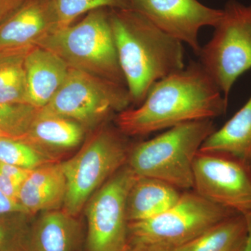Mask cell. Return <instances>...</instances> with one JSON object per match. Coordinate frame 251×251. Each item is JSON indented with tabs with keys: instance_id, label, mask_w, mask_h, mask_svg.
Returning a JSON list of instances; mask_svg holds the SVG:
<instances>
[{
	"instance_id": "1",
	"label": "cell",
	"mask_w": 251,
	"mask_h": 251,
	"mask_svg": "<svg viewBox=\"0 0 251 251\" xmlns=\"http://www.w3.org/2000/svg\"><path fill=\"white\" fill-rule=\"evenodd\" d=\"M228 100L199 62L158 80L137 108L117 114V128L126 136H142L172 127L213 120L224 115Z\"/></svg>"
},
{
	"instance_id": "2",
	"label": "cell",
	"mask_w": 251,
	"mask_h": 251,
	"mask_svg": "<svg viewBox=\"0 0 251 251\" xmlns=\"http://www.w3.org/2000/svg\"><path fill=\"white\" fill-rule=\"evenodd\" d=\"M119 63L132 103H142L153 84L184 69L182 43L130 9H110Z\"/></svg>"
},
{
	"instance_id": "3",
	"label": "cell",
	"mask_w": 251,
	"mask_h": 251,
	"mask_svg": "<svg viewBox=\"0 0 251 251\" xmlns=\"http://www.w3.org/2000/svg\"><path fill=\"white\" fill-rule=\"evenodd\" d=\"M215 130L212 120L172 127L131 147L127 165L138 176L162 180L179 189H191L195 160L202 144Z\"/></svg>"
},
{
	"instance_id": "4",
	"label": "cell",
	"mask_w": 251,
	"mask_h": 251,
	"mask_svg": "<svg viewBox=\"0 0 251 251\" xmlns=\"http://www.w3.org/2000/svg\"><path fill=\"white\" fill-rule=\"evenodd\" d=\"M39 46L58 55L69 68L126 86L106 9L94 10L76 24L57 29Z\"/></svg>"
},
{
	"instance_id": "5",
	"label": "cell",
	"mask_w": 251,
	"mask_h": 251,
	"mask_svg": "<svg viewBox=\"0 0 251 251\" xmlns=\"http://www.w3.org/2000/svg\"><path fill=\"white\" fill-rule=\"evenodd\" d=\"M117 128L103 126L84 144L72 158L61 163L67 196L63 210L76 216L94 193L127 164L130 148Z\"/></svg>"
},
{
	"instance_id": "6",
	"label": "cell",
	"mask_w": 251,
	"mask_h": 251,
	"mask_svg": "<svg viewBox=\"0 0 251 251\" xmlns=\"http://www.w3.org/2000/svg\"><path fill=\"white\" fill-rule=\"evenodd\" d=\"M238 214L204 199L197 193H182L179 201L160 215L129 223L128 247L176 250L226 218Z\"/></svg>"
},
{
	"instance_id": "7",
	"label": "cell",
	"mask_w": 251,
	"mask_h": 251,
	"mask_svg": "<svg viewBox=\"0 0 251 251\" xmlns=\"http://www.w3.org/2000/svg\"><path fill=\"white\" fill-rule=\"evenodd\" d=\"M199 63L228 100L236 81L251 69V5L229 0Z\"/></svg>"
},
{
	"instance_id": "8",
	"label": "cell",
	"mask_w": 251,
	"mask_h": 251,
	"mask_svg": "<svg viewBox=\"0 0 251 251\" xmlns=\"http://www.w3.org/2000/svg\"><path fill=\"white\" fill-rule=\"evenodd\" d=\"M130 103L125 85L69 68L64 83L41 110L73 120L87 130L100 126Z\"/></svg>"
},
{
	"instance_id": "9",
	"label": "cell",
	"mask_w": 251,
	"mask_h": 251,
	"mask_svg": "<svg viewBox=\"0 0 251 251\" xmlns=\"http://www.w3.org/2000/svg\"><path fill=\"white\" fill-rule=\"evenodd\" d=\"M138 175L128 165L94 193L86 204L88 251H125L128 247L126 201Z\"/></svg>"
},
{
	"instance_id": "10",
	"label": "cell",
	"mask_w": 251,
	"mask_h": 251,
	"mask_svg": "<svg viewBox=\"0 0 251 251\" xmlns=\"http://www.w3.org/2000/svg\"><path fill=\"white\" fill-rule=\"evenodd\" d=\"M195 192L238 214H251V168L221 153L198 152L193 165Z\"/></svg>"
},
{
	"instance_id": "11",
	"label": "cell",
	"mask_w": 251,
	"mask_h": 251,
	"mask_svg": "<svg viewBox=\"0 0 251 251\" xmlns=\"http://www.w3.org/2000/svg\"><path fill=\"white\" fill-rule=\"evenodd\" d=\"M130 9L143 15L170 36L187 44L198 56V34L206 26L216 27L223 9L209 7L198 0H128Z\"/></svg>"
},
{
	"instance_id": "12",
	"label": "cell",
	"mask_w": 251,
	"mask_h": 251,
	"mask_svg": "<svg viewBox=\"0 0 251 251\" xmlns=\"http://www.w3.org/2000/svg\"><path fill=\"white\" fill-rule=\"evenodd\" d=\"M57 28L51 0H29L0 25V57L27 54Z\"/></svg>"
},
{
	"instance_id": "13",
	"label": "cell",
	"mask_w": 251,
	"mask_h": 251,
	"mask_svg": "<svg viewBox=\"0 0 251 251\" xmlns=\"http://www.w3.org/2000/svg\"><path fill=\"white\" fill-rule=\"evenodd\" d=\"M25 67L29 103L43 108L64 83L69 67L58 55L41 46L26 54Z\"/></svg>"
},
{
	"instance_id": "14",
	"label": "cell",
	"mask_w": 251,
	"mask_h": 251,
	"mask_svg": "<svg viewBox=\"0 0 251 251\" xmlns=\"http://www.w3.org/2000/svg\"><path fill=\"white\" fill-rule=\"evenodd\" d=\"M67 181L61 163H47L32 170L21 185L18 201L29 213L57 210L64 206Z\"/></svg>"
},
{
	"instance_id": "15",
	"label": "cell",
	"mask_w": 251,
	"mask_h": 251,
	"mask_svg": "<svg viewBox=\"0 0 251 251\" xmlns=\"http://www.w3.org/2000/svg\"><path fill=\"white\" fill-rule=\"evenodd\" d=\"M75 218L63 209L45 211L29 230L27 251H76L80 229Z\"/></svg>"
},
{
	"instance_id": "16",
	"label": "cell",
	"mask_w": 251,
	"mask_h": 251,
	"mask_svg": "<svg viewBox=\"0 0 251 251\" xmlns=\"http://www.w3.org/2000/svg\"><path fill=\"white\" fill-rule=\"evenodd\" d=\"M181 194L179 188L162 180L138 175L127 197L128 223L146 221L160 215L174 205Z\"/></svg>"
},
{
	"instance_id": "17",
	"label": "cell",
	"mask_w": 251,
	"mask_h": 251,
	"mask_svg": "<svg viewBox=\"0 0 251 251\" xmlns=\"http://www.w3.org/2000/svg\"><path fill=\"white\" fill-rule=\"evenodd\" d=\"M85 131L82 126L73 120L40 110L29 131L21 140L51 156L50 152L77 148L82 143Z\"/></svg>"
},
{
	"instance_id": "18",
	"label": "cell",
	"mask_w": 251,
	"mask_h": 251,
	"mask_svg": "<svg viewBox=\"0 0 251 251\" xmlns=\"http://www.w3.org/2000/svg\"><path fill=\"white\" fill-rule=\"evenodd\" d=\"M200 151L221 153L251 165V96L240 110L204 141Z\"/></svg>"
},
{
	"instance_id": "19",
	"label": "cell",
	"mask_w": 251,
	"mask_h": 251,
	"mask_svg": "<svg viewBox=\"0 0 251 251\" xmlns=\"http://www.w3.org/2000/svg\"><path fill=\"white\" fill-rule=\"evenodd\" d=\"M249 237L246 216L226 218L176 251H243Z\"/></svg>"
},
{
	"instance_id": "20",
	"label": "cell",
	"mask_w": 251,
	"mask_h": 251,
	"mask_svg": "<svg viewBox=\"0 0 251 251\" xmlns=\"http://www.w3.org/2000/svg\"><path fill=\"white\" fill-rule=\"evenodd\" d=\"M25 55L0 57V102L30 104L25 67Z\"/></svg>"
},
{
	"instance_id": "21",
	"label": "cell",
	"mask_w": 251,
	"mask_h": 251,
	"mask_svg": "<svg viewBox=\"0 0 251 251\" xmlns=\"http://www.w3.org/2000/svg\"><path fill=\"white\" fill-rule=\"evenodd\" d=\"M0 163L34 170L52 163L51 157L18 138L0 137Z\"/></svg>"
},
{
	"instance_id": "22",
	"label": "cell",
	"mask_w": 251,
	"mask_h": 251,
	"mask_svg": "<svg viewBox=\"0 0 251 251\" xmlns=\"http://www.w3.org/2000/svg\"><path fill=\"white\" fill-rule=\"evenodd\" d=\"M58 29L73 24L81 15L99 9H130L128 0H51Z\"/></svg>"
},
{
	"instance_id": "23",
	"label": "cell",
	"mask_w": 251,
	"mask_h": 251,
	"mask_svg": "<svg viewBox=\"0 0 251 251\" xmlns=\"http://www.w3.org/2000/svg\"><path fill=\"white\" fill-rule=\"evenodd\" d=\"M40 110L31 104L0 102V131L8 137L21 139L29 131Z\"/></svg>"
},
{
	"instance_id": "24",
	"label": "cell",
	"mask_w": 251,
	"mask_h": 251,
	"mask_svg": "<svg viewBox=\"0 0 251 251\" xmlns=\"http://www.w3.org/2000/svg\"><path fill=\"white\" fill-rule=\"evenodd\" d=\"M29 234L21 223L0 219V251H27Z\"/></svg>"
},
{
	"instance_id": "25",
	"label": "cell",
	"mask_w": 251,
	"mask_h": 251,
	"mask_svg": "<svg viewBox=\"0 0 251 251\" xmlns=\"http://www.w3.org/2000/svg\"><path fill=\"white\" fill-rule=\"evenodd\" d=\"M31 171L32 170L25 169V168L0 163V173L4 175L19 186H21L23 183L25 181Z\"/></svg>"
},
{
	"instance_id": "26",
	"label": "cell",
	"mask_w": 251,
	"mask_h": 251,
	"mask_svg": "<svg viewBox=\"0 0 251 251\" xmlns=\"http://www.w3.org/2000/svg\"><path fill=\"white\" fill-rule=\"evenodd\" d=\"M29 0H0V25L19 11Z\"/></svg>"
},
{
	"instance_id": "27",
	"label": "cell",
	"mask_w": 251,
	"mask_h": 251,
	"mask_svg": "<svg viewBox=\"0 0 251 251\" xmlns=\"http://www.w3.org/2000/svg\"><path fill=\"white\" fill-rule=\"evenodd\" d=\"M14 213L28 214L27 211L19 201L8 197L0 191V216L8 215Z\"/></svg>"
},
{
	"instance_id": "28",
	"label": "cell",
	"mask_w": 251,
	"mask_h": 251,
	"mask_svg": "<svg viewBox=\"0 0 251 251\" xmlns=\"http://www.w3.org/2000/svg\"><path fill=\"white\" fill-rule=\"evenodd\" d=\"M21 186L13 182L11 179L0 173V191L8 197L18 201Z\"/></svg>"
},
{
	"instance_id": "29",
	"label": "cell",
	"mask_w": 251,
	"mask_h": 251,
	"mask_svg": "<svg viewBox=\"0 0 251 251\" xmlns=\"http://www.w3.org/2000/svg\"><path fill=\"white\" fill-rule=\"evenodd\" d=\"M125 251H176L175 250H169V249H158V248L140 247V246H133L128 247Z\"/></svg>"
},
{
	"instance_id": "30",
	"label": "cell",
	"mask_w": 251,
	"mask_h": 251,
	"mask_svg": "<svg viewBox=\"0 0 251 251\" xmlns=\"http://www.w3.org/2000/svg\"><path fill=\"white\" fill-rule=\"evenodd\" d=\"M246 217H247L248 225H249V237H248L245 248L243 251H251V214L246 215Z\"/></svg>"
},
{
	"instance_id": "31",
	"label": "cell",
	"mask_w": 251,
	"mask_h": 251,
	"mask_svg": "<svg viewBox=\"0 0 251 251\" xmlns=\"http://www.w3.org/2000/svg\"><path fill=\"white\" fill-rule=\"evenodd\" d=\"M1 136H6V137H8L7 135H5L4 133H2V132L0 131V137H1Z\"/></svg>"
},
{
	"instance_id": "32",
	"label": "cell",
	"mask_w": 251,
	"mask_h": 251,
	"mask_svg": "<svg viewBox=\"0 0 251 251\" xmlns=\"http://www.w3.org/2000/svg\"></svg>"
}]
</instances>
